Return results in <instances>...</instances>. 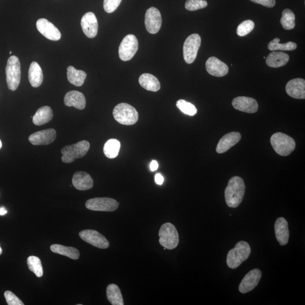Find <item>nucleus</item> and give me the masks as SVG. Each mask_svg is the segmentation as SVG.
Instances as JSON below:
<instances>
[{
  "label": "nucleus",
  "instance_id": "nucleus-1",
  "mask_svg": "<svg viewBox=\"0 0 305 305\" xmlns=\"http://www.w3.org/2000/svg\"><path fill=\"white\" fill-rule=\"evenodd\" d=\"M245 186L243 179L239 176H234L229 180L224 192L225 200L227 206L236 208L240 205L243 200Z\"/></svg>",
  "mask_w": 305,
  "mask_h": 305
},
{
  "label": "nucleus",
  "instance_id": "nucleus-2",
  "mask_svg": "<svg viewBox=\"0 0 305 305\" xmlns=\"http://www.w3.org/2000/svg\"><path fill=\"white\" fill-rule=\"evenodd\" d=\"M251 254L250 245L247 242L240 241L237 242L234 249L228 253L227 264L229 268L235 269L248 259Z\"/></svg>",
  "mask_w": 305,
  "mask_h": 305
},
{
  "label": "nucleus",
  "instance_id": "nucleus-3",
  "mask_svg": "<svg viewBox=\"0 0 305 305\" xmlns=\"http://www.w3.org/2000/svg\"><path fill=\"white\" fill-rule=\"evenodd\" d=\"M114 119L123 125H133L137 123L138 114L136 109L126 103H120L113 110Z\"/></svg>",
  "mask_w": 305,
  "mask_h": 305
},
{
  "label": "nucleus",
  "instance_id": "nucleus-4",
  "mask_svg": "<svg viewBox=\"0 0 305 305\" xmlns=\"http://www.w3.org/2000/svg\"><path fill=\"white\" fill-rule=\"evenodd\" d=\"M270 142L273 150L280 155H289L295 150V141L285 134L277 133L272 135Z\"/></svg>",
  "mask_w": 305,
  "mask_h": 305
},
{
  "label": "nucleus",
  "instance_id": "nucleus-5",
  "mask_svg": "<svg viewBox=\"0 0 305 305\" xmlns=\"http://www.w3.org/2000/svg\"><path fill=\"white\" fill-rule=\"evenodd\" d=\"M89 148L90 144L86 140L68 145L62 149V161L65 164H70L75 161V159L84 157L87 153Z\"/></svg>",
  "mask_w": 305,
  "mask_h": 305
},
{
  "label": "nucleus",
  "instance_id": "nucleus-6",
  "mask_svg": "<svg viewBox=\"0 0 305 305\" xmlns=\"http://www.w3.org/2000/svg\"><path fill=\"white\" fill-rule=\"evenodd\" d=\"M159 243L166 249L172 250L178 247L179 242V234L174 224L166 223L159 231Z\"/></svg>",
  "mask_w": 305,
  "mask_h": 305
},
{
  "label": "nucleus",
  "instance_id": "nucleus-7",
  "mask_svg": "<svg viewBox=\"0 0 305 305\" xmlns=\"http://www.w3.org/2000/svg\"><path fill=\"white\" fill-rule=\"evenodd\" d=\"M7 85L9 89L15 91L18 88L21 78L19 58L12 55L8 59L6 67Z\"/></svg>",
  "mask_w": 305,
  "mask_h": 305
},
{
  "label": "nucleus",
  "instance_id": "nucleus-8",
  "mask_svg": "<svg viewBox=\"0 0 305 305\" xmlns=\"http://www.w3.org/2000/svg\"><path fill=\"white\" fill-rule=\"evenodd\" d=\"M202 44L199 34H193L187 37L183 46V56L186 63L190 64L196 60Z\"/></svg>",
  "mask_w": 305,
  "mask_h": 305
},
{
  "label": "nucleus",
  "instance_id": "nucleus-9",
  "mask_svg": "<svg viewBox=\"0 0 305 305\" xmlns=\"http://www.w3.org/2000/svg\"><path fill=\"white\" fill-rule=\"evenodd\" d=\"M138 48V40L134 34L124 37L119 48V55L121 60L128 61L136 54Z\"/></svg>",
  "mask_w": 305,
  "mask_h": 305
},
{
  "label": "nucleus",
  "instance_id": "nucleus-10",
  "mask_svg": "<svg viewBox=\"0 0 305 305\" xmlns=\"http://www.w3.org/2000/svg\"><path fill=\"white\" fill-rule=\"evenodd\" d=\"M119 204L116 200L107 197H99L88 200L85 203V206L88 209L92 211L110 212L116 210Z\"/></svg>",
  "mask_w": 305,
  "mask_h": 305
},
{
  "label": "nucleus",
  "instance_id": "nucleus-11",
  "mask_svg": "<svg viewBox=\"0 0 305 305\" xmlns=\"http://www.w3.org/2000/svg\"><path fill=\"white\" fill-rule=\"evenodd\" d=\"M79 237L83 241L96 248L105 249L109 247V242L106 238L97 231L83 230L80 232Z\"/></svg>",
  "mask_w": 305,
  "mask_h": 305
},
{
  "label": "nucleus",
  "instance_id": "nucleus-12",
  "mask_svg": "<svg viewBox=\"0 0 305 305\" xmlns=\"http://www.w3.org/2000/svg\"><path fill=\"white\" fill-rule=\"evenodd\" d=\"M162 23V16L158 9L152 7L147 10L145 14V25L149 33L157 34L161 29Z\"/></svg>",
  "mask_w": 305,
  "mask_h": 305
},
{
  "label": "nucleus",
  "instance_id": "nucleus-13",
  "mask_svg": "<svg viewBox=\"0 0 305 305\" xmlns=\"http://www.w3.org/2000/svg\"><path fill=\"white\" fill-rule=\"evenodd\" d=\"M261 277V270L258 269L251 270L244 276L239 285L240 292L245 294L254 290L258 286Z\"/></svg>",
  "mask_w": 305,
  "mask_h": 305
},
{
  "label": "nucleus",
  "instance_id": "nucleus-14",
  "mask_svg": "<svg viewBox=\"0 0 305 305\" xmlns=\"http://www.w3.org/2000/svg\"><path fill=\"white\" fill-rule=\"evenodd\" d=\"M36 27L39 32L47 39L52 41L60 40V31L49 20L44 18L39 19L36 22Z\"/></svg>",
  "mask_w": 305,
  "mask_h": 305
},
{
  "label": "nucleus",
  "instance_id": "nucleus-15",
  "mask_svg": "<svg viewBox=\"0 0 305 305\" xmlns=\"http://www.w3.org/2000/svg\"><path fill=\"white\" fill-rule=\"evenodd\" d=\"M81 26L83 33L88 38H94L98 33V22L94 13L88 12L83 16Z\"/></svg>",
  "mask_w": 305,
  "mask_h": 305
},
{
  "label": "nucleus",
  "instance_id": "nucleus-16",
  "mask_svg": "<svg viewBox=\"0 0 305 305\" xmlns=\"http://www.w3.org/2000/svg\"><path fill=\"white\" fill-rule=\"evenodd\" d=\"M56 136V131L54 129L50 128L31 135L29 140L30 143L34 145H47L53 143Z\"/></svg>",
  "mask_w": 305,
  "mask_h": 305
},
{
  "label": "nucleus",
  "instance_id": "nucleus-17",
  "mask_svg": "<svg viewBox=\"0 0 305 305\" xmlns=\"http://www.w3.org/2000/svg\"><path fill=\"white\" fill-rule=\"evenodd\" d=\"M232 105L235 109L247 113H255L258 109V104L254 99L248 97H237L233 100Z\"/></svg>",
  "mask_w": 305,
  "mask_h": 305
},
{
  "label": "nucleus",
  "instance_id": "nucleus-18",
  "mask_svg": "<svg viewBox=\"0 0 305 305\" xmlns=\"http://www.w3.org/2000/svg\"><path fill=\"white\" fill-rule=\"evenodd\" d=\"M205 65L208 73L216 77H222L228 73V66L216 57H210Z\"/></svg>",
  "mask_w": 305,
  "mask_h": 305
},
{
  "label": "nucleus",
  "instance_id": "nucleus-19",
  "mask_svg": "<svg viewBox=\"0 0 305 305\" xmlns=\"http://www.w3.org/2000/svg\"><path fill=\"white\" fill-rule=\"evenodd\" d=\"M287 94L296 99H305V81L296 78L288 82L286 86Z\"/></svg>",
  "mask_w": 305,
  "mask_h": 305
},
{
  "label": "nucleus",
  "instance_id": "nucleus-20",
  "mask_svg": "<svg viewBox=\"0 0 305 305\" xmlns=\"http://www.w3.org/2000/svg\"><path fill=\"white\" fill-rule=\"evenodd\" d=\"M241 138V134L238 132H231L224 135L218 142L217 152L219 154L224 153L237 144L240 141Z\"/></svg>",
  "mask_w": 305,
  "mask_h": 305
},
{
  "label": "nucleus",
  "instance_id": "nucleus-21",
  "mask_svg": "<svg viewBox=\"0 0 305 305\" xmlns=\"http://www.w3.org/2000/svg\"><path fill=\"white\" fill-rule=\"evenodd\" d=\"M275 233L277 240L280 245L287 244L289 241V230L288 221L283 217L277 219L275 223Z\"/></svg>",
  "mask_w": 305,
  "mask_h": 305
},
{
  "label": "nucleus",
  "instance_id": "nucleus-22",
  "mask_svg": "<svg viewBox=\"0 0 305 305\" xmlns=\"http://www.w3.org/2000/svg\"><path fill=\"white\" fill-rule=\"evenodd\" d=\"M72 182L75 188L79 190H89L93 186L91 176L88 173L83 171L75 172L72 177Z\"/></svg>",
  "mask_w": 305,
  "mask_h": 305
},
{
  "label": "nucleus",
  "instance_id": "nucleus-23",
  "mask_svg": "<svg viewBox=\"0 0 305 305\" xmlns=\"http://www.w3.org/2000/svg\"><path fill=\"white\" fill-rule=\"evenodd\" d=\"M64 103L66 106H73L79 110L84 109L86 106L85 96L82 93L76 91L67 93L65 96Z\"/></svg>",
  "mask_w": 305,
  "mask_h": 305
},
{
  "label": "nucleus",
  "instance_id": "nucleus-24",
  "mask_svg": "<svg viewBox=\"0 0 305 305\" xmlns=\"http://www.w3.org/2000/svg\"><path fill=\"white\" fill-rule=\"evenodd\" d=\"M289 60L288 54L283 52L273 51L267 57L266 63L270 68H278L287 65Z\"/></svg>",
  "mask_w": 305,
  "mask_h": 305
},
{
  "label": "nucleus",
  "instance_id": "nucleus-25",
  "mask_svg": "<svg viewBox=\"0 0 305 305\" xmlns=\"http://www.w3.org/2000/svg\"><path fill=\"white\" fill-rule=\"evenodd\" d=\"M53 117V111L51 107L48 106H43L37 110L33 117V123L36 126L43 125L50 122Z\"/></svg>",
  "mask_w": 305,
  "mask_h": 305
},
{
  "label": "nucleus",
  "instance_id": "nucleus-26",
  "mask_svg": "<svg viewBox=\"0 0 305 305\" xmlns=\"http://www.w3.org/2000/svg\"><path fill=\"white\" fill-rule=\"evenodd\" d=\"M43 71L36 62L31 63L29 71V80L31 85L34 88L40 86L43 82Z\"/></svg>",
  "mask_w": 305,
  "mask_h": 305
},
{
  "label": "nucleus",
  "instance_id": "nucleus-27",
  "mask_svg": "<svg viewBox=\"0 0 305 305\" xmlns=\"http://www.w3.org/2000/svg\"><path fill=\"white\" fill-rule=\"evenodd\" d=\"M138 82L142 87L149 91L157 92L161 88L160 82L158 79L150 74H142Z\"/></svg>",
  "mask_w": 305,
  "mask_h": 305
},
{
  "label": "nucleus",
  "instance_id": "nucleus-28",
  "mask_svg": "<svg viewBox=\"0 0 305 305\" xmlns=\"http://www.w3.org/2000/svg\"><path fill=\"white\" fill-rule=\"evenodd\" d=\"M67 77L71 84L76 86H81L84 84L86 78V72L76 69L70 66L67 68Z\"/></svg>",
  "mask_w": 305,
  "mask_h": 305
},
{
  "label": "nucleus",
  "instance_id": "nucleus-29",
  "mask_svg": "<svg viewBox=\"0 0 305 305\" xmlns=\"http://www.w3.org/2000/svg\"><path fill=\"white\" fill-rule=\"evenodd\" d=\"M106 296L111 304L123 305L124 301L122 293L119 286L111 284L106 288Z\"/></svg>",
  "mask_w": 305,
  "mask_h": 305
},
{
  "label": "nucleus",
  "instance_id": "nucleus-30",
  "mask_svg": "<svg viewBox=\"0 0 305 305\" xmlns=\"http://www.w3.org/2000/svg\"><path fill=\"white\" fill-rule=\"evenodd\" d=\"M51 250L54 254H61L72 259L77 260L79 258L80 253L77 249L73 247H66V246L53 244L51 247Z\"/></svg>",
  "mask_w": 305,
  "mask_h": 305
},
{
  "label": "nucleus",
  "instance_id": "nucleus-31",
  "mask_svg": "<svg viewBox=\"0 0 305 305\" xmlns=\"http://www.w3.org/2000/svg\"><path fill=\"white\" fill-rule=\"evenodd\" d=\"M120 148V143L119 140L112 138L104 145L103 152L106 157L113 159L117 157L119 155Z\"/></svg>",
  "mask_w": 305,
  "mask_h": 305
},
{
  "label": "nucleus",
  "instance_id": "nucleus-32",
  "mask_svg": "<svg viewBox=\"0 0 305 305\" xmlns=\"http://www.w3.org/2000/svg\"><path fill=\"white\" fill-rule=\"evenodd\" d=\"M280 23L283 29L287 30H292L295 27V15L292 10L288 9L283 10Z\"/></svg>",
  "mask_w": 305,
  "mask_h": 305
},
{
  "label": "nucleus",
  "instance_id": "nucleus-33",
  "mask_svg": "<svg viewBox=\"0 0 305 305\" xmlns=\"http://www.w3.org/2000/svg\"><path fill=\"white\" fill-rule=\"evenodd\" d=\"M279 38H275L268 44V49L271 51H294L296 50L297 45L292 41L284 44L279 43Z\"/></svg>",
  "mask_w": 305,
  "mask_h": 305
},
{
  "label": "nucleus",
  "instance_id": "nucleus-34",
  "mask_svg": "<svg viewBox=\"0 0 305 305\" xmlns=\"http://www.w3.org/2000/svg\"><path fill=\"white\" fill-rule=\"evenodd\" d=\"M27 263L30 271L34 272L38 278L43 275V266L39 258L30 256L28 258Z\"/></svg>",
  "mask_w": 305,
  "mask_h": 305
},
{
  "label": "nucleus",
  "instance_id": "nucleus-35",
  "mask_svg": "<svg viewBox=\"0 0 305 305\" xmlns=\"http://www.w3.org/2000/svg\"><path fill=\"white\" fill-rule=\"evenodd\" d=\"M176 106L184 114L189 116H194L197 113L196 106L186 100H179L176 102Z\"/></svg>",
  "mask_w": 305,
  "mask_h": 305
},
{
  "label": "nucleus",
  "instance_id": "nucleus-36",
  "mask_svg": "<svg viewBox=\"0 0 305 305\" xmlns=\"http://www.w3.org/2000/svg\"><path fill=\"white\" fill-rule=\"evenodd\" d=\"M254 23L251 20H247L238 25L237 34L239 36H244L251 33L254 28Z\"/></svg>",
  "mask_w": 305,
  "mask_h": 305
},
{
  "label": "nucleus",
  "instance_id": "nucleus-37",
  "mask_svg": "<svg viewBox=\"0 0 305 305\" xmlns=\"http://www.w3.org/2000/svg\"><path fill=\"white\" fill-rule=\"evenodd\" d=\"M207 2L206 0H186L185 3V8L189 11H195L206 8Z\"/></svg>",
  "mask_w": 305,
  "mask_h": 305
},
{
  "label": "nucleus",
  "instance_id": "nucleus-38",
  "mask_svg": "<svg viewBox=\"0 0 305 305\" xmlns=\"http://www.w3.org/2000/svg\"><path fill=\"white\" fill-rule=\"evenodd\" d=\"M122 0H104L103 9L107 13H112L119 8Z\"/></svg>",
  "mask_w": 305,
  "mask_h": 305
},
{
  "label": "nucleus",
  "instance_id": "nucleus-39",
  "mask_svg": "<svg viewBox=\"0 0 305 305\" xmlns=\"http://www.w3.org/2000/svg\"><path fill=\"white\" fill-rule=\"evenodd\" d=\"M7 304L8 305H24V303L11 291L7 290L4 293Z\"/></svg>",
  "mask_w": 305,
  "mask_h": 305
},
{
  "label": "nucleus",
  "instance_id": "nucleus-40",
  "mask_svg": "<svg viewBox=\"0 0 305 305\" xmlns=\"http://www.w3.org/2000/svg\"><path fill=\"white\" fill-rule=\"evenodd\" d=\"M251 1L270 8H273L276 4L275 0H251Z\"/></svg>",
  "mask_w": 305,
  "mask_h": 305
},
{
  "label": "nucleus",
  "instance_id": "nucleus-41",
  "mask_svg": "<svg viewBox=\"0 0 305 305\" xmlns=\"http://www.w3.org/2000/svg\"><path fill=\"white\" fill-rule=\"evenodd\" d=\"M155 183L158 185H162L164 182V178L161 174H157L155 176Z\"/></svg>",
  "mask_w": 305,
  "mask_h": 305
},
{
  "label": "nucleus",
  "instance_id": "nucleus-42",
  "mask_svg": "<svg viewBox=\"0 0 305 305\" xmlns=\"http://www.w3.org/2000/svg\"><path fill=\"white\" fill-rule=\"evenodd\" d=\"M158 168V162L156 161H152L150 165V169L152 171L157 170Z\"/></svg>",
  "mask_w": 305,
  "mask_h": 305
},
{
  "label": "nucleus",
  "instance_id": "nucleus-43",
  "mask_svg": "<svg viewBox=\"0 0 305 305\" xmlns=\"http://www.w3.org/2000/svg\"><path fill=\"white\" fill-rule=\"evenodd\" d=\"M7 213H8V211H7L4 207H2L0 208V216H5V215L7 214Z\"/></svg>",
  "mask_w": 305,
  "mask_h": 305
},
{
  "label": "nucleus",
  "instance_id": "nucleus-44",
  "mask_svg": "<svg viewBox=\"0 0 305 305\" xmlns=\"http://www.w3.org/2000/svg\"><path fill=\"white\" fill-rule=\"evenodd\" d=\"M2 254V249L1 247V246H0V255H1Z\"/></svg>",
  "mask_w": 305,
  "mask_h": 305
},
{
  "label": "nucleus",
  "instance_id": "nucleus-45",
  "mask_svg": "<svg viewBox=\"0 0 305 305\" xmlns=\"http://www.w3.org/2000/svg\"><path fill=\"white\" fill-rule=\"evenodd\" d=\"M2 147V143H1V141L0 140V149H1Z\"/></svg>",
  "mask_w": 305,
  "mask_h": 305
},
{
  "label": "nucleus",
  "instance_id": "nucleus-46",
  "mask_svg": "<svg viewBox=\"0 0 305 305\" xmlns=\"http://www.w3.org/2000/svg\"><path fill=\"white\" fill-rule=\"evenodd\" d=\"M12 53V51H10L9 52V54H11Z\"/></svg>",
  "mask_w": 305,
  "mask_h": 305
}]
</instances>
